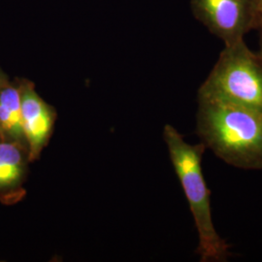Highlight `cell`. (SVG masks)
<instances>
[{"label":"cell","instance_id":"5","mask_svg":"<svg viewBox=\"0 0 262 262\" xmlns=\"http://www.w3.org/2000/svg\"><path fill=\"white\" fill-rule=\"evenodd\" d=\"M21 120L28 142L29 161L37 160L50 140L56 114L55 109L40 97L35 85L28 79H19Z\"/></svg>","mask_w":262,"mask_h":262},{"label":"cell","instance_id":"7","mask_svg":"<svg viewBox=\"0 0 262 262\" xmlns=\"http://www.w3.org/2000/svg\"><path fill=\"white\" fill-rule=\"evenodd\" d=\"M0 139L19 143L28 150L21 120L19 79L10 80L0 91Z\"/></svg>","mask_w":262,"mask_h":262},{"label":"cell","instance_id":"1","mask_svg":"<svg viewBox=\"0 0 262 262\" xmlns=\"http://www.w3.org/2000/svg\"><path fill=\"white\" fill-rule=\"evenodd\" d=\"M196 133L205 148L237 168L262 169V112L197 97Z\"/></svg>","mask_w":262,"mask_h":262},{"label":"cell","instance_id":"6","mask_svg":"<svg viewBox=\"0 0 262 262\" xmlns=\"http://www.w3.org/2000/svg\"><path fill=\"white\" fill-rule=\"evenodd\" d=\"M28 150L19 143L0 139V202L13 205L25 196Z\"/></svg>","mask_w":262,"mask_h":262},{"label":"cell","instance_id":"2","mask_svg":"<svg viewBox=\"0 0 262 262\" xmlns=\"http://www.w3.org/2000/svg\"><path fill=\"white\" fill-rule=\"evenodd\" d=\"M163 139L194 220L198 234L196 253L200 261H227L231 246L217 233L213 222L211 192L202 170L206 150L204 144L187 143L171 124L164 126Z\"/></svg>","mask_w":262,"mask_h":262},{"label":"cell","instance_id":"8","mask_svg":"<svg viewBox=\"0 0 262 262\" xmlns=\"http://www.w3.org/2000/svg\"><path fill=\"white\" fill-rule=\"evenodd\" d=\"M259 37V53L262 54V0H256V21L255 29Z\"/></svg>","mask_w":262,"mask_h":262},{"label":"cell","instance_id":"9","mask_svg":"<svg viewBox=\"0 0 262 262\" xmlns=\"http://www.w3.org/2000/svg\"><path fill=\"white\" fill-rule=\"evenodd\" d=\"M9 81V77L6 75V73L0 68V91L2 90V88L7 84Z\"/></svg>","mask_w":262,"mask_h":262},{"label":"cell","instance_id":"4","mask_svg":"<svg viewBox=\"0 0 262 262\" xmlns=\"http://www.w3.org/2000/svg\"><path fill=\"white\" fill-rule=\"evenodd\" d=\"M194 18L225 46L245 40L255 29L256 0H190Z\"/></svg>","mask_w":262,"mask_h":262},{"label":"cell","instance_id":"3","mask_svg":"<svg viewBox=\"0 0 262 262\" xmlns=\"http://www.w3.org/2000/svg\"><path fill=\"white\" fill-rule=\"evenodd\" d=\"M197 97L226 101L262 112V54L244 41L225 46L200 85Z\"/></svg>","mask_w":262,"mask_h":262}]
</instances>
